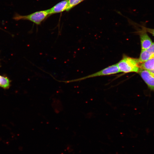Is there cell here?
<instances>
[{"label": "cell", "mask_w": 154, "mask_h": 154, "mask_svg": "<svg viewBox=\"0 0 154 154\" xmlns=\"http://www.w3.org/2000/svg\"><path fill=\"white\" fill-rule=\"evenodd\" d=\"M120 72L125 73H138L140 69L138 59L124 55L122 59L117 63Z\"/></svg>", "instance_id": "6da1fadb"}, {"label": "cell", "mask_w": 154, "mask_h": 154, "mask_svg": "<svg viewBox=\"0 0 154 154\" xmlns=\"http://www.w3.org/2000/svg\"><path fill=\"white\" fill-rule=\"evenodd\" d=\"M49 15L48 10L38 11L27 15H21L16 13L13 19L16 21L28 20L39 25Z\"/></svg>", "instance_id": "7a4b0ae2"}, {"label": "cell", "mask_w": 154, "mask_h": 154, "mask_svg": "<svg viewBox=\"0 0 154 154\" xmlns=\"http://www.w3.org/2000/svg\"><path fill=\"white\" fill-rule=\"evenodd\" d=\"M117 64L109 66L99 71L78 79L82 80L94 77L110 75L120 72Z\"/></svg>", "instance_id": "3957f363"}, {"label": "cell", "mask_w": 154, "mask_h": 154, "mask_svg": "<svg viewBox=\"0 0 154 154\" xmlns=\"http://www.w3.org/2000/svg\"><path fill=\"white\" fill-rule=\"evenodd\" d=\"M138 73L149 88L154 92V75L149 71L141 68H140Z\"/></svg>", "instance_id": "277c9868"}, {"label": "cell", "mask_w": 154, "mask_h": 154, "mask_svg": "<svg viewBox=\"0 0 154 154\" xmlns=\"http://www.w3.org/2000/svg\"><path fill=\"white\" fill-rule=\"evenodd\" d=\"M68 0H64L58 3L48 10L49 15L60 13L66 10Z\"/></svg>", "instance_id": "5b68a950"}, {"label": "cell", "mask_w": 154, "mask_h": 154, "mask_svg": "<svg viewBox=\"0 0 154 154\" xmlns=\"http://www.w3.org/2000/svg\"><path fill=\"white\" fill-rule=\"evenodd\" d=\"M145 32H141L140 35L141 48L142 50L147 49L153 43L151 38Z\"/></svg>", "instance_id": "8992f818"}, {"label": "cell", "mask_w": 154, "mask_h": 154, "mask_svg": "<svg viewBox=\"0 0 154 154\" xmlns=\"http://www.w3.org/2000/svg\"><path fill=\"white\" fill-rule=\"evenodd\" d=\"M153 57H154V56L146 50H141L140 56L139 58L138 59V60L139 63L140 64Z\"/></svg>", "instance_id": "52a82bcc"}, {"label": "cell", "mask_w": 154, "mask_h": 154, "mask_svg": "<svg viewBox=\"0 0 154 154\" xmlns=\"http://www.w3.org/2000/svg\"><path fill=\"white\" fill-rule=\"evenodd\" d=\"M140 68L148 70L154 69V57L146 61L140 63Z\"/></svg>", "instance_id": "ba28073f"}, {"label": "cell", "mask_w": 154, "mask_h": 154, "mask_svg": "<svg viewBox=\"0 0 154 154\" xmlns=\"http://www.w3.org/2000/svg\"><path fill=\"white\" fill-rule=\"evenodd\" d=\"M10 86V82L7 77L0 75V87L5 89H8Z\"/></svg>", "instance_id": "9c48e42d"}, {"label": "cell", "mask_w": 154, "mask_h": 154, "mask_svg": "<svg viewBox=\"0 0 154 154\" xmlns=\"http://www.w3.org/2000/svg\"><path fill=\"white\" fill-rule=\"evenodd\" d=\"M84 0H68L66 11H68L72 8L77 5Z\"/></svg>", "instance_id": "30bf717a"}, {"label": "cell", "mask_w": 154, "mask_h": 154, "mask_svg": "<svg viewBox=\"0 0 154 154\" xmlns=\"http://www.w3.org/2000/svg\"><path fill=\"white\" fill-rule=\"evenodd\" d=\"M146 50L154 56V42H153L151 46Z\"/></svg>", "instance_id": "8fae6325"}, {"label": "cell", "mask_w": 154, "mask_h": 154, "mask_svg": "<svg viewBox=\"0 0 154 154\" xmlns=\"http://www.w3.org/2000/svg\"><path fill=\"white\" fill-rule=\"evenodd\" d=\"M143 30L145 32H149L154 36V29L142 27Z\"/></svg>", "instance_id": "7c38bea8"}, {"label": "cell", "mask_w": 154, "mask_h": 154, "mask_svg": "<svg viewBox=\"0 0 154 154\" xmlns=\"http://www.w3.org/2000/svg\"><path fill=\"white\" fill-rule=\"evenodd\" d=\"M149 71L150 72H151L152 74H153L154 75V69Z\"/></svg>", "instance_id": "4fadbf2b"}, {"label": "cell", "mask_w": 154, "mask_h": 154, "mask_svg": "<svg viewBox=\"0 0 154 154\" xmlns=\"http://www.w3.org/2000/svg\"></svg>", "instance_id": "5bb4252c"}]
</instances>
